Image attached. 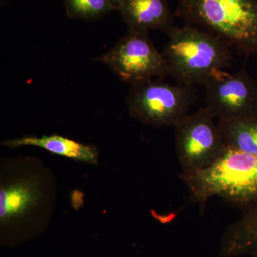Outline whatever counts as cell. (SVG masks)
Segmentation results:
<instances>
[{"instance_id": "1", "label": "cell", "mask_w": 257, "mask_h": 257, "mask_svg": "<svg viewBox=\"0 0 257 257\" xmlns=\"http://www.w3.org/2000/svg\"><path fill=\"white\" fill-rule=\"evenodd\" d=\"M163 54L172 75L179 84L194 87L224 73L232 62L229 44L192 25L173 27L167 32Z\"/></svg>"}, {"instance_id": "2", "label": "cell", "mask_w": 257, "mask_h": 257, "mask_svg": "<svg viewBox=\"0 0 257 257\" xmlns=\"http://www.w3.org/2000/svg\"><path fill=\"white\" fill-rule=\"evenodd\" d=\"M180 177L201 212L214 197H220L243 211L257 205V158L247 154L226 147L210 167Z\"/></svg>"}, {"instance_id": "3", "label": "cell", "mask_w": 257, "mask_h": 257, "mask_svg": "<svg viewBox=\"0 0 257 257\" xmlns=\"http://www.w3.org/2000/svg\"><path fill=\"white\" fill-rule=\"evenodd\" d=\"M177 13L243 53L257 55V0H179Z\"/></svg>"}, {"instance_id": "4", "label": "cell", "mask_w": 257, "mask_h": 257, "mask_svg": "<svg viewBox=\"0 0 257 257\" xmlns=\"http://www.w3.org/2000/svg\"><path fill=\"white\" fill-rule=\"evenodd\" d=\"M194 87L150 80L132 85L126 97L128 112L144 124L175 126L196 100Z\"/></svg>"}, {"instance_id": "5", "label": "cell", "mask_w": 257, "mask_h": 257, "mask_svg": "<svg viewBox=\"0 0 257 257\" xmlns=\"http://www.w3.org/2000/svg\"><path fill=\"white\" fill-rule=\"evenodd\" d=\"M215 117L206 106L189 113L175 124L176 150L182 173L193 175L208 168L226 147Z\"/></svg>"}, {"instance_id": "6", "label": "cell", "mask_w": 257, "mask_h": 257, "mask_svg": "<svg viewBox=\"0 0 257 257\" xmlns=\"http://www.w3.org/2000/svg\"><path fill=\"white\" fill-rule=\"evenodd\" d=\"M96 60L131 85L170 74L165 55L157 50L148 31L144 30L128 29L110 50Z\"/></svg>"}, {"instance_id": "7", "label": "cell", "mask_w": 257, "mask_h": 257, "mask_svg": "<svg viewBox=\"0 0 257 257\" xmlns=\"http://www.w3.org/2000/svg\"><path fill=\"white\" fill-rule=\"evenodd\" d=\"M204 87L205 106L218 120L257 116V81L246 69L219 74Z\"/></svg>"}, {"instance_id": "8", "label": "cell", "mask_w": 257, "mask_h": 257, "mask_svg": "<svg viewBox=\"0 0 257 257\" xmlns=\"http://www.w3.org/2000/svg\"><path fill=\"white\" fill-rule=\"evenodd\" d=\"M118 10L128 29L167 33L173 28V16L167 0H124Z\"/></svg>"}, {"instance_id": "9", "label": "cell", "mask_w": 257, "mask_h": 257, "mask_svg": "<svg viewBox=\"0 0 257 257\" xmlns=\"http://www.w3.org/2000/svg\"><path fill=\"white\" fill-rule=\"evenodd\" d=\"M257 251V205L243 211L221 238L219 257L251 255Z\"/></svg>"}, {"instance_id": "10", "label": "cell", "mask_w": 257, "mask_h": 257, "mask_svg": "<svg viewBox=\"0 0 257 257\" xmlns=\"http://www.w3.org/2000/svg\"><path fill=\"white\" fill-rule=\"evenodd\" d=\"M4 146L16 148L22 146L41 147L54 154L68 157L72 160L81 161L87 163L96 164L98 160L97 150L90 145L69 140L59 135L51 136L25 137L23 138L8 140L3 143Z\"/></svg>"}, {"instance_id": "11", "label": "cell", "mask_w": 257, "mask_h": 257, "mask_svg": "<svg viewBox=\"0 0 257 257\" xmlns=\"http://www.w3.org/2000/svg\"><path fill=\"white\" fill-rule=\"evenodd\" d=\"M38 184L23 180L2 187L0 189V220L8 222L23 215L36 205L41 198Z\"/></svg>"}, {"instance_id": "12", "label": "cell", "mask_w": 257, "mask_h": 257, "mask_svg": "<svg viewBox=\"0 0 257 257\" xmlns=\"http://www.w3.org/2000/svg\"><path fill=\"white\" fill-rule=\"evenodd\" d=\"M218 126L226 147L257 158V116L218 120Z\"/></svg>"}, {"instance_id": "13", "label": "cell", "mask_w": 257, "mask_h": 257, "mask_svg": "<svg viewBox=\"0 0 257 257\" xmlns=\"http://www.w3.org/2000/svg\"><path fill=\"white\" fill-rule=\"evenodd\" d=\"M67 11L74 18L95 19L114 10L109 0H64Z\"/></svg>"}, {"instance_id": "14", "label": "cell", "mask_w": 257, "mask_h": 257, "mask_svg": "<svg viewBox=\"0 0 257 257\" xmlns=\"http://www.w3.org/2000/svg\"><path fill=\"white\" fill-rule=\"evenodd\" d=\"M124 0H109L111 5L114 7L115 10H119L120 6L122 4Z\"/></svg>"}, {"instance_id": "15", "label": "cell", "mask_w": 257, "mask_h": 257, "mask_svg": "<svg viewBox=\"0 0 257 257\" xmlns=\"http://www.w3.org/2000/svg\"><path fill=\"white\" fill-rule=\"evenodd\" d=\"M250 256H251V257H257V251L253 253L252 254L250 255Z\"/></svg>"}]
</instances>
